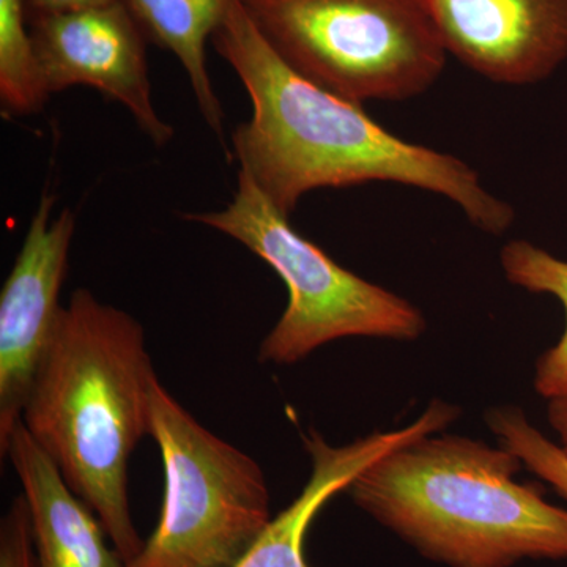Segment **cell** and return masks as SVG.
I'll list each match as a JSON object with an SVG mask.
<instances>
[{
	"mask_svg": "<svg viewBox=\"0 0 567 567\" xmlns=\"http://www.w3.org/2000/svg\"><path fill=\"white\" fill-rule=\"evenodd\" d=\"M252 104L234 132L233 155L264 196L290 216L305 194L368 182H393L440 194L477 229L505 234L516 213L484 188L472 166L412 144L290 69L235 0L212 39Z\"/></svg>",
	"mask_w": 567,
	"mask_h": 567,
	"instance_id": "1",
	"label": "cell"
},
{
	"mask_svg": "<svg viewBox=\"0 0 567 567\" xmlns=\"http://www.w3.org/2000/svg\"><path fill=\"white\" fill-rule=\"evenodd\" d=\"M156 379L142 324L78 289L22 412L25 431L100 518L125 565L144 547L130 509L128 466L151 435Z\"/></svg>",
	"mask_w": 567,
	"mask_h": 567,
	"instance_id": "2",
	"label": "cell"
},
{
	"mask_svg": "<svg viewBox=\"0 0 567 567\" xmlns=\"http://www.w3.org/2000/svg\"><path fill=\"white\" fill-rule=\"evenodd\" d=\"M520 458L461 435H425L364 468L347 492L364 513L447 567L567 559V509L517 483Z\"/></svg>",
	"mask_w": 567,
	"mask_h": 567,
	"instance_id": "3",
	"label": "cell"
},
{
	"mask_svg": "<svg viewBox=\"0 0 567 567\" xmlns=\"http://www.w3.org/2000/svg\"><path fill=\"white\" fill-rule=\"evenodd\" d=\"M238 2L290 69L347 102L415 99L445 70L425 0Z\"/></svg>",
	"mask_w": 567,
	"mask_h": 567,
	"instance_id": "4",
	"label": "cell"
},
{
	"mask_svg": "<svg viewBox=\"0 0 567 567\" xmlns=\"http://www.w3.org/2000/svg\"><path fill=\"white\" fill-rule=\"evenodd\" d=\"M185 218L234 238L286 284L289 303L260 344L262 363L295 364L319 347L353 336L416 341L427 327L415 305L346 270L298 234L289 216L241 171L233 203Z\"/></svg>",
	"mask_w": 567,
	"mask_h": 567,
	"instance_id": "5",
	"label": "cell"
},
{
	"mask_svg": "<svg viewBox=\"0 0 567 567\" xmlns=\"http://www.w3.org/2000/svg\"><path fill=\"white\" fill-rule=\"evenodd\" d=\"M151 436L162 454V516L126 567H237L270 525L260 465L204 427L155 380Z\"/></svg>",
	"mask_w": 567,
	"mask_h": 567,
	"instance_id": "6",
	"label": "cell"
},
{
	"mask_svg": "<svg viewBox=\"0 0 567 567\" xmlns=\"http://www.w3.org/2000/svg\"><path fill=\"white\" fill-rule=\"evenodd\" d=\"M33 50L52 95L85 85L122 103L153 144L166 145L174 130L152 102L145 32L123 0L71 13L32 18Z\"/></svg>",
	"mask_w": 567,
	"mask_h": 567,
	"instance_id": "7",
	"label": "cell"
},
{
	"mask_svg": "<svg viewBox=\"0 0 567 567\" xmlns=\"http://www.w3.org/2000/svg\"><path fill=\"white\" fill-rule=\"evenodd\" d=\"M54 205L44 189L0 293V447L21 423L62 315L59 298L76 218L66 208L52 219Z\"/></svg>",
	"mask_w": 567,
	"mask_h": 567,
	"instance_id": "8",
	"label": "cell"
},
{
	"mask_svg": "<svg viewBox=\"0 0 567 567\" xmlns=\"http://www.w3.org/2000/svg\"><path fill=\"white\" fill-rule=\"evenodd\" d=\"M447 54L487 80L532 85L567 59V0H425Z\"/></svg>",
	"mask_w": 567,
	"mask_h": 567,
	"instance_id": "9",
	"label": "cell"
},
{
	"mask_svg": "<svg viewBox=\"0 0 567 567\" xmlns=\"http://www.w3.org/2000/svg\"><path fill=\"white\" fill-rule=\"evenodd\" d=\"M458 415L457 405L434 401L415 423L399 431L377 432L344 446L330 445L322 435L309 432L305 436L311 457L308 483L292 505L271 518L237 567H312L306 561L305 537L319 511L339 492L347 491L354 477L377 458L404 443L442 432Z\"/></svg>",
	"mask_w": 567,
	"mask_h": 567,
	"instance_id": "10",
	"label": "cell"
},
{
	"mask_svg": "<svg viewBox=\"0 0 567 567\" xmlns=\"http://www.w3.org/2000/svg\"><path fill=\"white\" fill-rule=\"evenodd\" d=\"M0 453L10 458L31 511L39 567H126L107 546L100 518L71 491L24 424L11 432Z\"/></svg>",
	"mask_w": 567,
	"mask_h": 567,
	"instance_id": "11",
	"label": "cell"
},
{
	"mask_svg": "<svg viewBox=\"0 0 567 567\" xmlns=\"http://www.w3.org/2000/svg\"><path fill=\"white\" fill-rule=\"evenodd\" d=\"M145 35L173 52L186 71L205 122L221 140L224 111L207 69V43L235 0H123Z\"/></svg>",
	"mask_w": 567,
	"mask_h": 567,
	"instance_id": "12",
	"label": "cell"
},
{
	"mask_svg": "<svg viewBox=\"0 0 567 567\" xmlns=\"http://www.w3.org/2000/svg\"><path fill=\"white\" fill-rule=\"evenodd\" d=\"M507 281L533 293L557 298L565 309V331L536 361L535 390L550 399L567 391V260L527 240H513L499 254Z\"/></svg>",
	"mask_w": 567,
	"mask_h": 567,
	"instance_id": "13",
	"label": "cell"
},
{
	"mask_svg": "<svg viewBox=\"0 0 567 567\" xmlns=\"http://www.w3.org/2000/svg\"><path fill=\"white\" fill-rule=\"evenodd\" d=\"M44 87L25 0H0V103L10 115L35 114L50 100Z\"/></svg>",
	"mask_w": 567,
	"mask_h": 567,
	"instance_id": "14",
	"label": "cell"
},
{
	"mask_svg": "<svg viewBox=\"0 0 567 567\" xmlns=\"http://www.w3.org/2000/svg\"><path fill=\"white\" fill-rule=\"evenodd\" d=\"M486 423L499 446L520 458L529 472L546 481L567 499V453L529 423L524 410L514 405L488 410Z\"/></svg>",
	"mask_w": 567,
	"mask_h": 567,
	"instance_id": "15",
	"label": "cell"
},
{
	"mask_svg": "<svg viewBox=\"0 0 567 567\" xmlns=\"http://www.w3.org/2000/svg\"><path fill=\"white\" fill-rule=\"evenodd\" d=\"M0 567H39L31 511L24 495L13 499L0 522Z\"/></svg>",
	"mask_w": 567,
	"mask_h": 567,
	"instance_id": "16",
	"label": "cell"
},
{
	"mask_svg": "<svg viewBox=\"0 0 567 567\" xmlns=\"http://www.w3.org/2000/svg\"><path fill=\"white\" fill-rule=\"evenodd\" d=\"M118 0H25L29 20L32 18L48 17V14L71 13L95 9V7L110 6Z\"/></svg>",
	"mask_w": 567,
	"mask_h": 567,
	"instance_id": "17",
	"label": "cell"
},
{
	"mask_svg": "<svg viewBox=\"0 0 567 567\" xmlns=\"http://www.w3.org/2000/svg\"><path fill=\"white\" fill-rule=\"evenodd\" d=\"M547 401L548 424L557 434L559 447L567 453V391Z\"/></svg>",
	"mask_w": 567,
	"mask_h": 567,
	"instance_id": "18",
	"label": "cell"
}]
</instances>
